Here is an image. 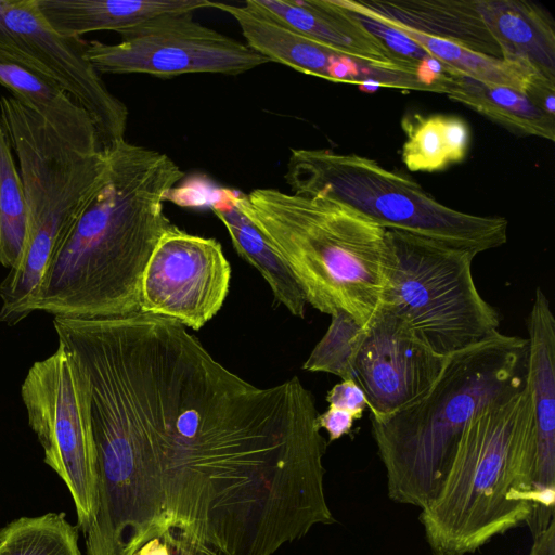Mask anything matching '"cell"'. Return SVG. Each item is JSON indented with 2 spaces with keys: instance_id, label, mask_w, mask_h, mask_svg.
Returning a JSON list of instances; mask_svg holds the SVG:
<instances>
[{
  "instance_id": "cell-2",
  "label": "cell",
  "mask_w": 555,
  "mask_h": 555,
  "mask_svg": "<svg viewBox=\"0 0 555 555\" xmlns=\"http://www.w3.org/2000/svg\"><path fill=\"white\" fill-rule=\"evenodd\" d=\"M526 386L525 338L498 331L449 354L424 397L387 417L371 418L388 496L424 507L440 489L469 420Z\"/></svg>"
},
{
  "instance_id": "cell-21",
  "label": "cell",
  "mask_w": 555,
  "mask_h": 555,
  "mask_svg": "<svg viewBox=\"0 0 555 555\" xmlns=\"http://www.w3.org/2000/svg\"><path fill=\"white\" fill-rule=\"evenodd\" d=\"M444 94L515 133L551 141L555 138V118L519 90L453 76Z\"/></svg>"
},
{
  "instance_id": "cell-4",
  "label": "cell",
  "mask_w": 555,
  "mask_h": 555,
  "mask_svg": "<svg viewBox=\"0 0 555 555\" xmlns=\"http://www.w3.org/2000/svg\"><path fill=\"white\" fill-rule=\"evenodd\" d=\"M235 199L286 262L307 304L367 324L383 288L385 228L324 196L266 188L235 194Z\"/></svg>"
},
{
  "instance_id": "cell-16",
  "label": "cell",
  "mask_w": 555,
  "mask_h": 555,
  "mask_svg": "<svg viewBox=\"0 0 555 555\" xmlns=\"http://www.w3.org/2000/svg\"><path fill=\"white\" fill-rule=\"evenodd\" d=\"M49 25L65 37L114 30L121 34L155 17L210 8L209 0H37Z\"/></svg>"
},
{
  "instance_id": "cell-27",
  "label": "cell",
  "mask_w": 555,
  "mask_h": 555,
  "mask_svg": "<svg viewBox=\"0 0 555 555\" xmlns=\"http://www.w3.org/2000/svg\"><path fill=\"white\" fill-rule=\"evenodd\" d=\"M442 122L452 164L460 163L468 151V125L463 118L453 115H442Z\"/></svg>"
},
{
  "instance_id": "cell-32",
  "label": "cell",
  "mask_w": 555,
  "mask_h": 555,
  "mask_svg": "<svg viewBox=\"0 0 555 555\" xmlns=\"http://www.w3.org/2000/svg\"><path fill=\"white\" fill-rule=\"evenodd\" d=\"M358 89L365 93H374L376 92L380 87H384L383 83L373 77H367L362 80H360L357 85Z\"/></svg>"
},
{
  "instance_id": "cell-26",
  "label": "cell",
  "mask_w": 555,
  "mask_h": 555,
  "mask_svg": "<svg viewBox=\"0 0 555 555\" xmlns=\"http://www.w3.org/2000/svg\"><path fill=\"white\" fill-rule=\"evenodd\" d=\"M326 401L330 406L350 412L356 420L361 418L367 406L363 391L352 379L341 380L334 385L326 395Z\"/></svg>"
},
{
  "instance_id": "cell-30",
  "label": "cell",
  "mask_w": 555,
  "mask_h": 555,
  "mask_svg": "<svg viewBox=\"0 0 555 555\" xmlns=\"http://www.w3.org/2000/svg\"><path fill=\"white\" fill-rule=\"evenodd\" d=\"M529 555H555V520L533 538V545Z\"/></svg>"
},
{
  "instance_id": "cell-9",
  "label": "cell",
  "mask_w": 555,
  "mask_h": 555,
  "mask_svg": "<svg viewBox=\"0 0 555 555\" xmlns=\"http://www.w3.org/2000/svg\"><path fill=\"white\" fill-rule=\"evenodd\" d=\"M119 35L118 43L88 42L87 57L99 74L237 75L269 62L246 43L196 22L192 12L162 15Z\"/></svg>"
},
{
  "instance_id": "cell-12",
  "label": "cell",
  "mask_w": 555,
  "mask_h": 555,
  "mask_svg": "<svg viewBox=\"0 0 555 555\" xmlns=\"http://www.w3.org/2000/svg\"><path fill=\"white\" fill-rule=\"evenodd\" d=\"M446 358L430 350L400 319L378 307L363 326L351 359L352 379L365 396L371 418L387 417L424 397Z\"/></svg>"
},
{
  "instance_id": "cell-11",
  "label": "cell",
  "mask_w": 555,
  "mask_h": 555,
  "mask_svg": "<svg viewBox=\"0 0 555 555\" xmlns=\"http://www.w3.org/2000/svg\"><path fill=\"white\" fill-rule=\"evenodd\" d=\"M230 281L231 266L217 240L172 224L144 269L140 312L199 330L222 308Z\"/></svg>"
},
{
  "instance_id": "cell-3",
  "label": "cell",
  "mask_w": 555,
  "mask_h": 555,
  "mask_svg": "<svg viewBox=\"0 0 555 555\" xmlns=\"http://www.w3.org/2000/svg\"><path fill=\"white\" fill-rule=\"evenodd\" d=\"M534 424L528 386L477 412L464 427L420 521L435 555L474 553L532 512Z\"/></svg>"
},
{
  "instance_id": "cell-14",
  "label": "cell",
  "mask_w": 555,
  "mask_h": 555,
  "mask_svg": "<svg viewBox=\"0 0 555 555\" xmlns=\"http://www.w3.org/2000/svg\"><path fill=\"white\" fill-rule=\"evenodd\" d=\"M251 2L278 21L363 66L416 80L413 69L393 56L335 0H251Z\"/></svg>"
},
{
  "instance_id": "cell-6",
  "label": "cell",
  "mask_w": 555,
  "mask_h": 555,
  "mask_svg": "<svg viewBox=\"0 0 555 555\" xmlns=\"http://www.w3.org/2000/svg\"><path fill=\"white\" fill-rule=\"evenodd\" d=\"M285 180L293 194L328 197L386 230L429 237L476 255L507 240L505 218L448 207L410 177L365 156L292 149Z\"/></svg>"
},
{
  "instance_id": "cell-5",
  "label": "cell",
  "mask_w": 555,
  "mask_h": 555,
  "mask_svg": "<svg viewBox=\"0 0 555 555\" xmlns=\"http://www.w3.org/2000/svg\"><path fill=\"white\" fill-rule=\"evenodd\" d=\"M0 121L22 179L27 235L18 263L0 283V322L36 311L41 281L73 223L103 184L108 156L99 145L62 138L13 96L0 98Z\"/></svg>"
},
{
  "instance_id": "cell-29",
  "label": "cell",
  "mask_w": 555,
  "mask_h": 555,
  "mask_svg": "<svg viewBox=\"0 0 555 555\" xmlns=\"http://www.w3.org/2000/svg\"><path fill=\"white\" fill-rule=\"evenodd\" d=\"M170 555H217L214 551L178 528H169L160 537Z\"/></svg>"
},
{
  "instance_id": "cell-10",
  "label": "cell",
  "mask_w": 555,
  "mask_h": 555,
  "mask_svg": "<svg viewBox=\"0 0 555 555\" xmlns=\"http://www.w3.org/2000/svg\"><path fill=\"white\" fill-rule=\"evenodd\" d=\"M87 46L56 33L37 0H0V53L55 80L90 115L106 152L126 140L128 108L88 60Z\"/></svg>"
},
{
  "instance_id": "cell-23",
  "label": "cell",
  "mask_w": 555,
  "mask_h": 555,
  "mask_svg": "<svg viewBox=\"0 0 555 555\" xmlns=\"http://www.w3.org/2000/svg\"><path fill=\"white\" fill-rule=\"evenodd\" d=\"M27 235V210L20 171L0 121V264L14 268Z\"/></svg>"
},
{
  "instance_id": "cell-25",
  "label": "cell",
  "mask_w": 555,
  "mask_h": 555,
  "mask_svg": "<svg viewBox=\"0 0 555 555\" xmlns=\"http://www.w3.org/2000/svg\"><path fill=\"white\" fill-rule=\"evenodd\" d=\"M362 331L363 326L347 313L332 314L325 334L312 349L302 369L330 373L341 380L352 379L351 359Z\"/></svg>"
},
{
  "instance_id": "cell-18",
  "label": "cell",
  "mask_w": 555,
  "mask_h": 555,
  "mask_svg": "<svg viewBox=\"0 0 555 555\" xmlns=\"http://www.w3.org/2000/svg\"><path fill=\"white\" fill-rule=\"evenodd\" d=\"M0 85L62 138L101 147L90 115L49 76L0 53Z\"/></svg>"
},
{
  "instance_id": "cell-1",
  "label": "cell",
  "mask_w": 555,
  "mask_h": 555,
  "mask_svg": "<svg viewBox=\"0 0 555 555\" xmlns=\"http://www.w3.org/2000/svg\"><path fill=\"white\" fill-rule=\"evenodd\" d=\"M106 152L105 180L56 250L36 311L86 320L140 312L144 269L172 225L164 203L184 171L167 154L126 140Z\"/></svg>"
},
{
  "instance_id": "cell-24",
  "label": "cell",
  "mask_w": 555,
  "mask_h": 555,
  "mask_svg": "<svg viewBox=\"0 0 555 555\" xmlns=\"http://www.w3.org/2000/svg\"><path fill=\"white\" fill-rule=\"evenodd\" d=\"M406 140L402 160L411 171H438L452 164L442 115L406 114L401 122Z\"/></svg>"
},
{
  "instance_id": "cell-8",
  "label": "cell",
  "mask_w": 555,
  "mask_h": 555,
  "mask_svg": "<svg viewBox=\"0 0 555 555\" xmlns=\"http://www.w3.org/2000/svg\"><path fill=\"white\" fill-rule=\"evenodd\" d=\"M21 398L28 425L43 449V461L65 482L77 527L86 535L98 511L96 450L86 375L61 344L28 370Z\"/></svg>"
},
{
  "instance_id": "cell-17",
  "label": "cell",
  "mask_w": 555,
  "mask_h": 555,
  "mask_svg": "<svg viewBox=\"0 0 555 555\" xmlns=\"http://www.w3.org/2000/svg\"><path fill=\"white\" fill-rule=\"evenodd\" d=\"M210 8L231 15L246 44L269 62L330 80V68L341 54L267 14L251 0L243 4L211 1Z\"/></svg>"
},
{
  "instance_id": "cell-19",
  "label": "cell",
  "mask_w": 555,
  "mask_h": 555,
  "mask_svg": "<svg viewBox=\"0 0 555 555\" xmlns=\"http://www.w3.org/2000/svg\"><path fill=\"white\" fill-rule=\"evenodd\" d=\"M235 194L223 190L221 197L211 204L212 212L228 230L236 253L268 283L275 301L293 315L304 318L307 301L298 282L259 229L238 208Z\"/></svg>"
},
{
  "instance_id": "cell-22",
  "label": "cell",
  "mask_w": 555,
  "mask_h": 555,
  "mask_svg": "<svg viewBox=\"0 0 555 555\" xmlns=\"http://www.w3.org/2000/svg\"><path fill=\"white\" fill-rule=\"evenodd\" d=\"M78 530L65 513L21 517L0 529V555H81Z\"/></svg>"
},
{
  "instance_id": "cell-13",
  "label": "cell",
  "mask_w": 555,
  "mask_h": 555,
  "mask_svg": "<svg viewBox=\"0 0 555 555\" xmlns=\"http://www.w3.org/2000/svg\"><path fill=\"white\" fill-rule=\"evenodd\" d=\"M527 327V386L535 440L528 525L543 529L555 512V318L541 287L534 292Z\"/></svg>"
},
{
  "instance_id": "cell-28",
  "label": "cell",
  "mask_w": 555,
  "mask_h": 555,
  "mask_svg": "<svg viewBox=\"0 0 555 555\" xmlns=\"http://www.w3.org/2000/svg\"><path fill=\"white\" fill-rule=\"evenodd\" d=\"M354 421L356 417L350 412L330 405L325 412L317 417L319 428L324 429L328 435V442L348 435L352 429Z\"/></svg>"
},
{
  "instance_id": "cell-15",
  "label": "cell",
  "mask_w": 555,
  "mask_h": 555,
  "mask_svg": "<svg viewBox=\"0 0 555 555\" xmlns=\"http://www.w3.org/2000/svg\"><path fill=\"white\" fill-rule=\"evenodd\" d=\"M374 16L442 39L477 53L515 60L478 11L476 1L371 0L357 1ZM519 61V60H515Z\"/></svg>"
},
{
  "instance_id": "cell-20",
  "label": "cell",
  "mask_w": 555,
  "mask_h": 555,
  "mask_svg": "<svg viewBox=\"0 0 555 555\" xmlns=\"http://www.w3.org/2000/svg\"><path fill=\"white\" fill-rule=\"evenodd\" d=\"M476 5L513 59L555 80V34L541 9L524 0H482Z\"/></svg>"
},
{
  "instance_id": "cell-31",
  "label": "cell",
  "mask_w": 555,
  "mask_h": 555,
  "mask_svg": "<svg viewBox=\"0 0 555 555\" xmlns=\"http://www.w3.org/2000/svg\"><path fill=\"white\" fill-rule=\"evenodd\" d=\"M133 555H170L167 545L160 538H155L143 544Z\"/></svg>"
},
{
  "instance_id": "cell-7",
  "label": "cell",
  "mask_w": 555,
  "mask_h": 555,
  "mask_svg": "<svg viewBox=\"0 0 555 555\" xmlns=\"http://www.w3.org/2000/svg\"><path fill=\"white\" fill-rule=\"evenodd\" d=\"M386 245L378 307L430 350L448 357L499 331L473 279L475 253L398 230H386Z\"/></svg>"
}]
</instances>
